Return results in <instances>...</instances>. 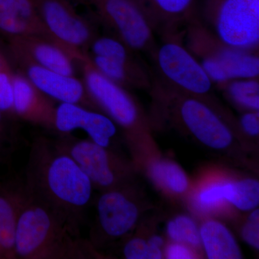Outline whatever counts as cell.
I'll return each instance as SVG.
<instances>
[{"label": "cell", "mask_w": 259, "mask_h": 259, "mask_svg": "<svg viewBox=\"0 0 259 259\" xmlns=\"http://www.w3.org/2000/svg\"><path fill=\"white\" fill-rule=\"evenodd\" d=\"M155 33L181 35L195 13L196 0H137Z\"/></svg>", "instance_id": "obj_17"}, {"label": "cell", "mask_w": 259, "mask_h": 259, "mask_svg": "<svg viewBox=\"0 0 259 259\" xmlns=\"http://www.w3.org/2000/svg\"><path fill=\"white\" fill-rule=\"evenodd\" d=\"M243 240L250 246L259 248V210L253 209L242 229Z\"/></svg>", "instance_id": "obj_27"}, {"label": "cell", "mask_w": 259, "mask_h": 259, "mask_svg": "<svg viewBox=\"0 0 259 259\" xmlns=\"http://www.w3.org/2000/svg\"><path fill=\"white\" fill-rule=\"evenodd\" d=\"M88 53L95 69L114 83L127 90L151 88L153 73L115 35H97Z\"/></svg>", "instance_id": "obj_7"}, {"label": "cell", "mask_w": 259, "mask_h": 259, "mask_svg": "<svg viewBox=\"0 0 259 259\" xmlns=\"http://www.w3.org/2000/svg\"><path fill=\"white\" fill-rule=\"evenodd\" d=\"M46 28L61 46L82 61L97 36L92 23L79 15L70 0H34Z\"/></svg>", "instance_id": "obj_9"}, {"label": "cell", "mask_w": 259, "mask_h": 259, "mask_svg": "<svg viewBox=\"0 0 259 259\" xmlns=\"http://www.w3.org/2000/svg\"><path fill=\"white\" fill-rule=\"evenodd\" d=\"M226 201L224 183L214 184L203 189L198 194L197 202L202 209L215 208Z\"/></svg>", "instance_id": "obj_25"}, {"label": "cell", "mask_w": 259, "mask_h": 259, "mask_svg": "<svg viewBox=\"0 0 259 259\" xmlns=\"http://www.w3.org/2000/svg\"><path fill=\"white\" fill-rule=\"evenodd\" d=\"M153 180L166 190L177 194L184 193L188 188L187 175L182 168L174 162L160 160L151 167Z\"/></svg>", "instance_id": "obj_22"}, {"label": "cell", "mask_w": 259, "mask_h": 259, "mask_svg": "<svg viewBox=\"0 0 259 259\" xmlns=\"http://www.w3.org/2000/svg\"><path fill=\"white\" fill-rule=\"evenodd\" d=\"M33 198L64 213L81 224L93 185L77 163L44 136L30 145L23 181Z\"/></svg>", "instance_id": "obj_1"}, {"label": "cell", "mask_w": 259, "mask_h": 259, "mask_svg": "<svg viewBox=\"0 0 259 259\" xmlns=\"http://www.w3.org/2000/svg\"><path fill=\"white\" fill-rule=\"evenodd\" d=\"M199 234L207 258H242L241 249L236 238L223 223L216 221H206L201 226Z\"/></svg>", "instance_id": "obj_19"}, {"label": "cell", "mask_w": 259, "mask_h": 259, "mask_svg": "<svg viewBox=\"0 0 259 259\" xmlns=\"http://www.w3.org/2000/svg\"><path fill=\"white\" fill-rule=\"evenodd\" d=\"M79 228L77 221L28 194L17 224L16 258H94L93 245Z\"/></svg>", "instance_id": "obj_2"}, {"label": "cell", "mask_w": 259, "mask_h": 259, "mask_svg": "<svg viewBox=\"0 0 259 259\" xmlns=\"http://www.w3.org/2000/svg\"><path fill=\"white\" fill-rule=\"evenodd\" d=\"M97 223L105 236L118 238L134 228L139 218L137 205L118 188L105 191L97 203Z\"/></svg>", "instance_id": "obj_15"}, {"label": "cell", "mask_w": 259, "mask_h": 259, "mask_svg": "<svg viewBox=\"0 0 259 259\" xmlns=\"http://www.w3.org/2000/svg\"><path fill=\"white\" fill-rule=\"evenodd\" d=\"M167 258L170 259H190L194 258L193 252L190 247L185 243L175 242L167 247L166 250Z\"/></svg>", "instance_id": "obj_29"}, {"label": "cell", "mask_w": 259, "mask_h": 259, "mask_svg": "<svg viewBox=\"0 0 259 259\" xmlns=\"http://www.w3.org/2000/svg\"><path fill=\"white\" fill-rule=\"evenodd\" d=\"M243 132L251 137H256L259 134L258 111H248L242 115L240 120Z\"/></svg>", "instance_id": "obj_28"}, {"label": "cell", "mask_w": 259, "mask_h": 259, "mask_svg": "<svg viewBox=\"0 0 259 259\" xmlns=\"http://www.w3.org/2000/svg\"><path fill=\"white\" fill-rule=\"evenodd\" d=\"M218 86L237 106L248 111H258V78L232 79Z\"/></svg>", "instance_id": "obj_20"}, {"label": "cell", "mask_w": 259, "mask_h": 259, "mask_svg": "<svg viewBox=\"0 0 259 259\" xmlns=\"http://www.w3.org/2000/svg\"><path fill=\"white\" fill-rule=\"evenodd\" d=\"M182 40L214 84L232 79L258 78V51L243 50L225 44L196 13L186 25Z\"/></svg>", "instance_id": "obj_3"}, {"label": "cell", "mask_w": 259, "mask_h": 259, "mask_svg": "<svg viewBox=\"0 0 259 259\" xmlns=\"http://www.w3.org/2000/svg\"><path fill=\"white\" fill-rule=\"evenodd\" d=\"M10 57L14 62L26 61L45 69L76 76L75 63L71 54L59 44L36 36L16 37L8 40Z\"/></svg>", "instance_id": "obj_12"}, {"label": "cell", "mask_w": 259, "mask_h": 259, "mask_svg": "<svg viewBox=\"0 0 259 259\" xmlns=\"http://www.w3.org/2000/svg\"><path fill=\"white\" fill-rule=\"evenodd\" d=\"M88 7L97 21L136 52L152 55L155 32L137 0H70Z\"/></svg>", "instance_id": "obj_5"}, {"label": "cell", "mask_w": 259, "mask_h": 259, "mask_svg": "<svg viewBox=\"0 0 259 259\" xmlns=\"http://www.w3.org/2000/svg\"><path fill=\"white\" fill-rule=\"evenodd\" d=\"M56 110L52 99L35 88L23 73L15 71L13 76L15 116L33 125L55 131Z\"/></svg>", "instance_id": "obj_14"}, {"label": "cell", "mask_w": 259, "mask_h": 259, "mask_svg": "<svg viewBox=\"0 0 259 259\" xmlns=\"http://www.w3.org/2000/svg\"><path fill=\"white\" fill-rule=\"evenodd\" d=\"M13 69L0 71V110L13 114ZM14 115V114H13Z\"/></svg>", "instance_id": "obj_26"}, {"label": "cell", "mask_w": 259, "mask_h": 259, "mask_svg": "<svg viewBox=\"0 0 259 259\" xmlns=\"http://www.w3.org/2000/svg\"><path fill=\"white\" fill-rule=\"evenodd\" d=\"M0 34L8 40L20 37H44L64 48L46 28L34 0H0Z\"/></svg>", "instance_id": "obj_16"}, {"label": "cell", "mask_w": 259, "mask_h": 259, "mask_svg": "<svg viewBox=\"0 0 259 259\" xmlns=\"http://www.w3.org/2000/svg\"><path fill=\"white\" fill-rule=\"evenodd\" d=\"M79 64L89 93L100 110L106 112L115 123L131 135L143 131L144 123L139 105L127 89L114 83L99 72L88 53Z\"/></svg>", "instance_id": "obj_8"}, {"label": "cell", "mask_w": 259, "mask_h": 259, "mask_svg": "<svg viewBox=\"0 0 259 259\" xmlns=\"http://www.w3.org/2000/svg\"><path fill=\"white\" fill-rule=\"evenodd\" d=\"M225 199L227 202L242 211L253 210L259 203L258 181L246 179L236 182H226Z\"/></svg>", "instance_id": "obj_21"}, {"label": "cell", "mask_w": 259, "mask_h": 259, "mask_svg": "<svg viewBox=\"0 0 259 259\" xmlns=\"http://www.w3.org/2000/svg\"><path fill=\"white\" fill-rule=\"evenodd\" d=\"M77 129L85 131L95 144L106 148L117 133L114 121L101 112L71 103L56 107L55 131L67 134Z\"/></svg>", "instance_id": "obj_13"}, {"label": "cell", "mask_w": 259, "mask_h": 259, "mask_svg": "<svg viewBox=\"0 0 259 259\" xmlns=\"http://www.w3.org/2000/svg\"><path fill=\"white\" fill-rule=\"evenodd\" d=\"M199 18L225 44L258 51L259 0H202Z\"/></svg>", "instance_id": "obj_4"}, {"label": "cell", "mask_w": 259, "mask_h": 259, "mask_svg": "<svg viewBox=\"0 0 259 259\" xmlns=\"http://www.w3.org/2000/svg\"><path fill=\"white\" fill-rule=\"evenodd\" d=\"M19 71L40 92L61 103L81 105L100 112V108L89 93L84 81L76 76H68L26 62L16 61Z\"/></svg>", "instance_id": "obj_11"}, {"label": "cell", "mask_w": 259, "mask_h": 259, "mask_svg": "<svg viewBox=\"0 0 259 259\" xmlns=\"http://www.w3.org/2000/svg\"><path fill=\"white\" fill-rule=\"evenodd\" d=\"M150 244L154 245V246L158 247V248H161L163 246V238H161L159 236H153L150 238V239L148 241Z\"/></svg>", "instance_id": "obj_31"}, {"label": "cell", "mask_w": 259, "mask_h": 259, "mask_svg": "<svg viewBox=\"0 0 259 259\" xmlns=\"http://www.w3.org/2000/svg\"><path fill=\"white\" fill-rule=\"evenodd\" d=\"M10 69H12L11 64H10L9 61H8V58L0 50V71Z\"/></svg>", "instance_id": "obj_30"}, {"label": "cell", "mask_w": 259, "mask_h": 259, "mask_svg": "<svg viewBox=\"0 0 259 259\" xmlns=\"http://www.w3.org/2000/svg\"><path fill=\"white\" fill-rule=\"evenodd\" d=\"M28 196L24 182L13 190L0 192V258H16L17 224Z\"/></svg>", "instance_id": "obj_18"}, {"label": "cell", "mask_w": 259, "mask_h": 259, "mask_svg": "<svg viewBox=\"0 0 259 259\" xmlns=\"http://www.w3.org/2000/svg\"><path fill=\"white\" fill-rule=\"evenodd\" d=\"M122 253L127 259H158L162 257L161 248L139 237L126 242Z\"/></svg>", "instance_id": "obj_24"}, {"label": "cell", "mask_w": 259, "mask_h": 259, "mask_svg": "<svg viewBox=\"0 0 259 259\" xmlns=\"http://www.w3.org/2000/svg\"><path fill=\"white\" fill-rule=\"evenodd\" d=\"M54 141L77 163L93 187L106 191L117 188L120 185L123 169L106 147L95 144L92 140L76 139L69 134H60Z\"/></svg>", "instance_id": "obj_10"}, {"label": "cell", "mask_w": 259, "mask_h": 259, "mask_svg": "<svg viewBox=\"0 0 259 259\" xmlns=\"http://www.w3.org/2000/svg\"><path fill=\"white\" fill-rule=\"evenodd\" d=\"M167 234L175 242L198 247L201 243L199 229L194 220L187 215H179L167 224Z\"/></svg>", "instance_id": "obj_23"}, {"label": "cell", "mask_w": 259, "mask_h": 259, "mask_svg": "<svg viewBox=\"0 0 259 259\" xmlns=\"http://www.w3.org/2000/svg\"><path fill=\"white\" fill-rule=\"evenodd\" d=\"M182 35L162 37L152 57L158 77L174 88L205 100L213 90L212 80L186 48Z\"/></svg>", "instance_id": "obj_6"}]
</instances>
